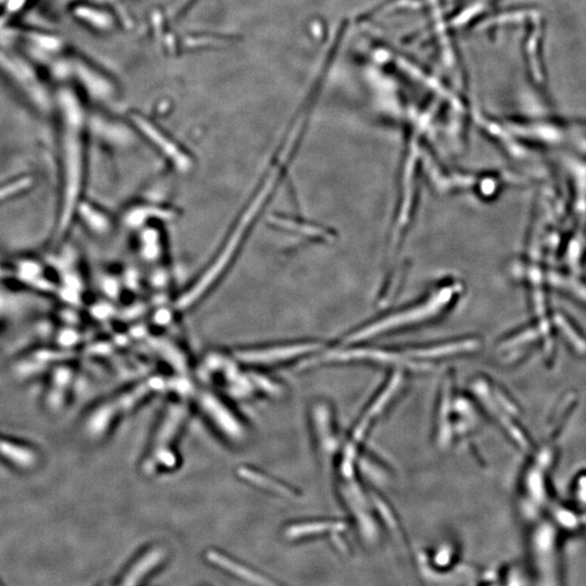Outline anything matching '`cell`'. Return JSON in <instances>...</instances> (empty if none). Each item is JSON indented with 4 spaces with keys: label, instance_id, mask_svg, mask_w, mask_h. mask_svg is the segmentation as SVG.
Segmentation results:
<instances>
[{
    "label": "cell",
    "instance_id": "obj_6",
    "mask_svg": "<svg viewBox=\"0 0 586 586\" xmlns=\"http://www.w3.org/2000/svg\"><path fill=\"white\" fill-rule=\"evenodd\" d=\"M0 455L18 466H29L33 464L35 455L29 448L15 444L0 437Z\"/></svg>",
    "mask_w": 586,
    "mask_h": 586
},
{
    "label": "cell",
    "instance_id": "obj_5",
    "mask_svg": "<svg viewBox=\"0 0 586 586\" xmlns=\"http://www.w3.org/2000/svg\"><path fill=\"white\" fill-rule=\"evenodd\" d=\"M202 407L206 416L215 425L216 428L224 436L232 440H241L244 438V430L236 416L228 411L220 401L216 400L212 395H204L201 401Z\"/></svg>",
    "mask_w": 586,
    "mask_h": 586
},
{
    "label": "cell",
    "instance_id": "obj_4",
    "mask_svg": "<svg viewBox=\"0 0 586 586\" xmlns=\"http://www.w3.org/2000/svg\"><path fill=\"white\" fill-rule=\"evenodd\" d=\"M0 67L5 69L4 71L15 81L19 79V84L22 88H25L31 97H33L34 100L45 107V93H43V89L39 87L36 75L25 60L13 57L5 51H0Z\"/></svg>",
    "mask_w": 586,
    "mask_h": 586
},
{
    "label": "cell",
    "instance_id": "obj_2",
    "mask_svg": "<svg viewBox=\"0 0 586 586\" xmlns=\"http://www.w3.org/2000/svg\"><path fill=\"white\" fill-rule=\"evenodd\" d=\"M184 406L174 405L163 418L154 442L151 443L150 452L147 456L146 464L149 470H154V468L158 467L172 466L174 464L175 456L172 452L174 443L172 442L178 436L180 424L184 420Z\"/></svg>",
    "mask_w": 586,
    "mask_h": 586
},
{
    "label": "cell",
    "instance_id": "obj_10",
    "mask_svg": "<svg viewBox=\"0 0 586 586\" xmlns=\"http://www.w3.org/2000/svg\"><path fill=\"white\" fill-rule=\"evenodd\" d=\"M29 186H31V180L29 178H22V180H17V182H13L10 185H6V186L1 187L0 188V201L3 199L8 198V197L13 196V194L21 192V190L27 189Z\"/></svg>",
    "mask_w": 586,
    "mask_h": 586
},
{
    "label": "cell",
    "instance_id": "obj_9",
    "mask_svg": "<svg viewBox=\"0 0 586 586\" xmlns=\"http://www.w3.org/2000/svg\"><path fill=\"white\" fill-rule=\"evenodd\" d=\"M158 556V554H157ZM156 555H152V557L147 558V559L142 560V565H136L134 568H133L132 572H130V574L125 578L124 583L122 584L121 586H135L137 583V580L142 579V575H144V572H146L147 570L150 569L151 562L156 561V559H158Z\"/></svg>",
    "mask_w": 586,
    "mask_h": 586
},
{
    "label": "cell",
    "instance_id": "obj_8",
    "mask_svg": "<svg viewBox=\"0 0 586 586\" xmlns=\"http://www.w3.org/2000/svg\"><path fill=\"white\" fill-rule=\"evenodd\" d=\"M210 558L213 560V561L218 562L220 566L227 568V569L230 570V571L237 573L238 575L244 578V579L249 580V581L254 582V583L259 584V585L261 586H274L273 584L269 583V582H268L267 580L264 579V578L260 577L258 574H254L253 572L246 569V568L241 567V566L237 565V564H234V562L226 559V558H222V556L218 555V554H211Z\"/></svg>",
    "mask_w": 586,
    "mask_h": 586
},
{
    "label": "cell",
    "instance_id": "obj_1",
    "mask_svg": "<svg viewBox=\"0 0 586 586\" xmlns=\"http://www.w3.org/2000/svg\"><path fill=\"white\" fill-rule=\"evenodd\" d=\"M60 116L61 166L62 196L57 239L65 237L79 206L83 168H84V112L76 93L69 86H62L55 96Z\"/></svg>",
    "mask_w": 586,
    "mask_h": 586
},
{
    "label": "cell",
    "instance_id": "obj_7",
    "mask_svg": "<svg viewBox=\"0 0 586 586\" xmlns=\"http://www.w3.org/2000/svg\"><path fill=\"white\" fill-rule=\"evenodd\" d=\"M239 474L244 480H247L250 484L260 486L264 490L271 491V492H275V493L289 494V490L286 488V486L276 481L274 479H269V477L262 474V472H256L253 469L242 468Z\"/></svg>",
    "mask_w": 586,
    "mask_h": 586
},
{
    "label": "cell",
    "instance_id": "obj_3",
    "mask_svg": "<svg viewBox=\"0 0 586 586\" xmlns=\"http://www.w3.org/2000/svg\"><path fill=\"white\" fill-rule=\"evenodd\" d=\"M317 349L314 343L276 345L261 349H242L237 352V359L248 364L274 365L291 361L298 355L305 354Z\"/></svg>",
    "mask_w": 586,
    "mask_h": 586
}]
</instances>
